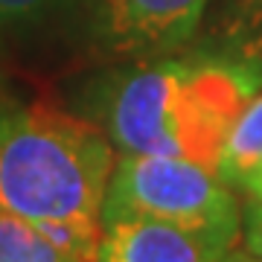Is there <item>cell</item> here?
<instances>
[{
	"label": "cell",
	"instance_id": "277c9868",
	"mask_svg": "<svg viewBox=\"0 0 262 262\" xmlns=\"http://www.w3.org/2000/svg\"><path fill=\"white\" fill-rule=\"evenodd\" d=\"M210 0H61L58 24L102 61H146L181 53Z\"/></svg>",
	"mask_w": 262,
	"mask_h": 262
},
{
	"label": "cell",
	"instance_id": "9c48e42d",
	"mask_svg": "<svg viewBox=\"0 0 262 262\" xmlns=\"http://www.w3.org/2000/svg\"><path fill=\"white\" fill-rule=\"evenodd\" d=\"M61 0H0V53L58 15Z\"/></svg>",
	"mask_w": 262,
	"mask_h": 262
},
{
	"label": "cell",
	"instance_id": "52a82bcc",
	"mask_svg": "<svg viewBox=\"0 0 262 262\" xmlns=\"http://www.w3.org/2000/svg\"><path fill=\"white\" fill-rule=\"evenodd\" d=\"M215 172L227 187L251 192L262 172V91H256L230 122Z\"/></svg>",
	"mask_w": 262,
	"mask_h": 262
},
{
	"label": "cell",
	"instance_id": "8992f818",
	"mask_svg": "<svg viewBox=\"0 0 262 262\" xmlns=\"http://www.w3.org/2000/svg\"><path fill=\"white\" fill-rule=\"evenodd\" d=\"M198 50L245 67L262 84V0H222Z\"/></svg>",
	"mask_w": 262,
	"mask_h": 262
},
{
	"label": "cell",
	"instance_id": "5b68a950",
	"mask_svg": "<svg viewBox=\"0 0 262 262\" xmlns=\"http://www.w3.org/2000/svg\"><path fill=\"white\" fill-rule=\"evenodd\" d=\"M227 251L169 222L102 215L96 262H222Z\"/></svg>",
	"mask_w": 262,
	"mask_h": 262
},
{
	"label": "cell",
	"instance_id": "8fae6325",
	"mask_svg": "<svg viewBox=\"0 0 262 262\" xmlns=\"http://www.w3.org/2000/svg\"><path fill=\"white\" fill-rule=\"evenodd\" d=\"M222 262H262V256L251 253L248 248H230V251L222 256Z\"/></svg>",
	"mask_w": 262,
	"mask_h": 262
},
{
	"label": "cell",
	"instance_id": "7a4b0ae2",
	"mask_svg": "<svg viewBox=\"0 0 262 262\" xmlns=\"http://www.w3.org/2000/svg\"><path fill=\"white\" fill-rule=\"evenodd\" d=\"M114 143L96 122L47 102L0 105V207L38 227L102 236Z\"/></svg>",
	"mask_w": 262,
	"mask_h": 262
},
{
	"label": "cell",
	"instance_id": "7c38bea8",
	"mask_svg": "<svg viewBox=\"0 0 262 262\" xmlns=\"http://www.w3.org/2000/svg\"><path fill=\"white\" fill-rule=\"evenodd\" d=\"M251 195H253V198H259V201H262V172L256 175V181H253V187H251Z\"/></svg>",
	"mask_w": 262,
	"mask_h": 262
},
{
	"label": "cell",
	"instance_id": "ba28073f",
	"mask_svg": "<svg viewBox=\"0 0 262 262\" xmlns=\"http://www.w3.org/2000/svg\"><path fill=\"white\" fill-rule=\"evenodd\" d=\"M0 262H79L61 251L41 227L0 207Z\"/></svg>",
	"mask_w": 262,
	"mask_h": 262
},
{
	"label": "cell",
	"instance_id": "3957f363",
	"mask_svg": "<svg viewBox=\"0 0 262 262\" xmlns=\"http://www.w3.org/2000/svg\"><path fill=\"white\" fill-rule=\"evenodd\" d=\"M102 215H146L169 222L222 251H230L242 233L239 204L219 172L187 158L163 155H120Z\"/></svg>",
	"mask_w": 262,
	"mask_h": 262
},
{
	"label": "cell",
	"instance_id": "30bf717a",
	"mask_svg": "<svg viewBox=\"0 0 262 262\" xmlns=\"http://www.w3.org/2000/svg\"><path fill=\"white\" fill-rule=\"evenodd\" d=\"M242 239H245V248L256 256H262V201L253 198L248 201L242 213Z\"/></svg>",
	"mask_w": 262,
	"mask_h": 262
},
{
	"label": "cell",
	"instance_id": "6da1fadb",
	"mask_svg": "<svg viewBox=\"0 0 262 262\" xmlns=\"http://www.w3.org/2000/svg\"><path fill=\"white\" fill-rule=\"evenodd\" d=\"M256 91L262 84L245 67L192 50L187 58L122 61L88 84L79 105L120 155L187 158L215 169L230 122Z\"/></svg>",
	"mask_w": 262,
	"mask_h": 262
}]
</instances>
